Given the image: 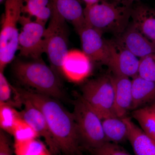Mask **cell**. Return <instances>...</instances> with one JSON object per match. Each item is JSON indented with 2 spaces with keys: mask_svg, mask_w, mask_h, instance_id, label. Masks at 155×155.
I'll list each match as a JSON object with an SVG mask.
<instances>
[{
  "mask_svg": "<svg viewBox=\"0 0 155 155\" xmlns=\"http://www.w3.org/2000/svg\"><path fill=\"white\" fill-rule=\"evenodd\" d=\"M23 100L32 103L43 114L60 153L76 155L81 140L75 118L57 99L27 88L16 87Z\"/></svg>",
  "mask_w": 155,
  "mask_h": 155,
  "instance_id": "1",
  "label": "cell"
},
{
  "mask_svg": "<svg viewBox=\"0 0 155 155\" xmlns=\"http://www.w3.org/2000/svg\"><path fill=\"white\" fill-rule=\"evenodd\" d=\"M13 72L16 79L25 88L57 100L65 97L60 76L42 59L29 61L17 60L13 64Z\"/></svg>",
  "mask_w": 155,
  "mask_h": 155,
  "instance_id": "2",
  "label": "cell"
},
{
  "mask_svg": "<svg viewBox=\"0 0 155 155\" xmlns=\"http://www.w3.org/2000/svg\"><path fill=\"white\" fill-rule=\"evenodd\" d=\"M132 6L107 0L85 6L84 15L86 25L102 34L112 33L117 37L129 25Z\"/></svg>",
  "mask_w": 155,
  "mask_h": 155,
  "instance_id": "3",
  "label": "cell"
},
{
  "mask_svg": "<svg viewBox=\"0 0 155 155\" xmlns=\"http://www.w3.org/2000/svg\"><path fill=\"white\" fill-rule=\"evenodd\" d=\"M22 0H6L0 32V72L15 58L18 50V28L22 15Z\"/></svg>",
  "mask_w": 155,
  "mask_h": 155,
  "instance_id": "4",
  "label": "cell"
},
{
  "mask_svg": "<svg viewBox=\"0 0 155 155\" xmlns=\"http://www.w3.org/2000/svg\"><path fill=\"white\" fill-rule=\"evenodd\" d=\"M45 34V53L50 67L60 77L64 75L63 67L68 50L67 21L52 7V12Z\"/></svg>",
  "mask_w": 155,
  "mask_h": 155,
  "instance_id": "5",
  "label": "cell"
},
{
  "mask_svg": "<svg viewBox=\"0 0 155 155\" xmlns=\"http://www.w3.org/2000/svg\"><path fill=\"white\" fill-rule=\"evenodd\" d=\"M72 114L81 142H83L89 150L108 142L103 130L102 119L81 97L74 103Z\"/></svg>",
  "mask_w": 155,
  "mask_h": 155,
  "instance_id": "6",
  "label": "cell"
},
{
  "mask_svg": "<svg viewBox=\"0 0 155 155\" xmlns=\"http://www.w3.org/2000/svg\"><path fill=\"white\" fill-rule=\"evenodd\" d=\"M81 91V97L102 120L117 116L111 76L104 75L89 81Z\"/></svg>",
  "mask_w": 155,
  "mask_h": 155,
  "instance_id": "7",
  "label": "cell"
},
{
  "mask_svg": "<svg viewBox=\"0 0 155 155\" xmlns=\"http://www.w3.org/2000/svg\"><path fill=\"white\" fill-rule=\"evenodd\" d=\"M19 23L21 27L19 37V56L33 60H41L42 55L45 53L46 25L23 14Z\"/></svg>",
  "mask_w": 155,
  "mask_h": 155,
  "instance_id": "8",
  "label": "cell"
},
{
  "mask_svg": "<svg viewBox=\"0 0 155 155\" xmlns=\"http://www.w3.org/2000/svg\"><path fill=\"white\" fill-rule=\"evenodd\" d=\"M109 58L107 66L113 75L133 78L138 75L140 60L116 40H107Z\"/></svg>",
  "mask_w": 155,
  "mask_h": 155,
  "instance_id": "9",
  "label": "cell"
},
{
  "mask_svg": "<svg viewBox=\"0 0 155 155\" xmlns=\"http://www.w3.org/2000/svg\"><path fill=\"white\" fill-rule=\"evenodd\" d=\"M78 33L80 36L82 51L91 61L107 66L109 48L107 40L103 38L102 34L87 25Z\"/></svg>",
  "mask_w": 155,
  "mask_h": 155,
  "instance_id": "10",
  "label": "cell"
},
{
  "mask_svg": "<svg viewBox=\"0 0 155 155\" xmlns=\"http://www.w3.org/2000/svg\"><path fill=\"white\" fill-rule=\"evenodd\" d=\"M22 101L24 107L19 112L21 118L33 128L39 136L43 137L51 153H59L60 152L43 114L30 102Z\"/></svg>",
  "mask_w": 155,
  "mask_h": 155,
  "instance_id": "11",
  "label": "cell"
},
{
  "mask_svg": "<svg viewBox=\"0 0 155 155\" xmlns=\"http://www.w3.org/2000/svg\"><path fill=\"white\" fill-rule=\"evenodd\" d=\"M116 40L139 59L155 53V45L146 38L132 23L129 24L125 31Z\"/></svg>",
  "mask_w": 155,
  "mask_h": 155,
  "instance_id": "12",
  "label": "cell"
},
{
  "mask_svg": "<svg viewBox=\"0 0 155 155\" xmlns=\"http://www.w3.org/2000/svg\"><path fill=\"white\" fill-rule=\"evenodd\" d=\"M114 87V108L116 116L124 118L132 109V82L130 78L116 76H111Z\"/></svg>",
  "mask_w": 155,
  "mask_h": 155,
  "instance_id": "13",
  "label": "cell"
},
{
  "mask_svg": "<svg viewBox=\"0 0 155 155\" xmlns=\"http://www.w3.org/2000/svg\"><path fill=\"white\" fill-rule=\"evenodd\" d=\"M130 19L139 31L155 45V9L136 3L132 6Z\"/></svg>",
  "mask_w": 155,
  "mask_h": 155,
  "instance_id": "14",
  "label": "cell"
},
{
  "mask_svg": "<svg viewBox=\"0 0 155 155\" xmlns=\"http://www.w3.org/2000/svg\"><path fill=\"white\" fill-rule=\"evenodd\" d=\"M52 7L77 31L86 26L84 8L80 0H51Z\"/></svg>",
  "mask_w": 155,
  "mask_h": 155,
  "instance_id": "15",
  "label": "cell"
},
{
  "mask_svg": "<svg viewBox=\"0 0 155 155\" xmlns=\"http://www.w3.org/2000/svg\"><path fill=\"white\" fill-rule=\"evenodd\" d=\"M91 62L90 59L82 51H69L63 67L64 76L73 81L82 79L90 70Z\"/></svg>",
  "mask_w": 155,
  "mask_h": 155,
  "instance_id": "16",
  "label": "cell"
},
{
  "mask_svg": "<svg viewBox=\"0 0 155 155\" xmlns=\"http://www.w3.org/2000/svg\"><path fill=\"white\" fill-rule=\"evenodd\" d=\"M128 129V138L136 155H155V140L135 125L129 117L124 118Z\"/></svg>",
  "mask_w": 155,
  "mask_h": 155,
  "instance_id": "17",
  "label": "cell"
},
{
  "mask_svg": "<svg viewBox=\"0 0 155 155\" xmlns=\"http://www.w3.org/2000/svg\"><path fill=\"white\" fill-rule=\"evenodd\" d=\"M132 106L136 110L155 101V81L137 75L132 78Z\"/></svg>",
  "mask_w": 155,
  "mask_h": 155,
  "instance_id": "18",
  "label": "cell"
},
{
  "mask_svg": "<svg viewBox=\"0 0 155 155\" xmlns=\"http://www.w3.org/2000/svg\"><path fill=\"white\" fill-rule=\"evenodd\" d=\"M22 14L34 17L35 20L46 25L52 12L51 0H22Z\"/></svg>",
  "mask_w": 155,
  "mask_h": 155,
  "instance_id": "19",
  "label": "cell"
},
{
  "mask_svg": "<svg viewBox=\"0 0 155 155\" xmlns=\"http://www.w3.org/2000/svg\"><path fill=\"white\" fill-rule=\"evenodd\" d=\"M104 133L108 141L119 144L128 138V129L124 118L118 116L103 119Z\"/></svg>",
  "mask_w": 155,
  "mask_h": 155,
  "instance_id": "20",
  "label": "cell"
},
{
  "mask_svg": "<svg viewBox=\"0 0 155 155\" xmlns=\"http://www.w3.org/2000/svg\"><path fill=\"white\" fill-rule=\"evenodd\" d=\"M132 116L143 132L155 140V101L134 110Z\"/></svg>",
  "mask_w": 155,
  "mask_h": 155,
  "instance_id": "21",
  "label": "cell"
},
{
  "mask_svg": "<svg viewBox=\"0 0 155 155\" xmlns=\"http://www.w3.org/2000/svg\"><path fill=\"white\" fill-rule=\"evenodd\" d=\"M0 104L15 108H20L23 105L16 87L9 83L3 72H0Z\"/></svg>",
  "mask_w": 155,
  "mask_h": 155,
  "instance_id": "22",
  "label": "cell"
},
{
  "mask_svg": "<svg viewBox=\"0 0 155 155\" xmlns=\"http://www.w3.org/2000/svg\"><path fill=\"white\" fill-rule=\"evenodd\" d=\"M20 118L19 112L15 108L0 104V125L2 130L13 135L15 127Z\"/></svg>",
  "mask_w": 155,
  "mask_h": 155,
  "instance_id": "23",
  "label": "cell"
},
{
  "mask_svg": "<svg viewBox=\"0 0 155 155\" xmlns=\"http://www.w3.org/2000/svg\"><path fill=\"white\" fill-rule=\"evenodd\" d=\"M17 155H50L43 145L36 138L22 141H15Z\"/></svg>",
  "mask_w": 155,
  "mask_h": 155,
  "instance_id": "24",
  "label": "cell"
},
{
  "mask_svg": "<svg viewBox=\"0 0 155 155\" xmlns=\"http://www.w3.org/2000/svg\"><path fill=\"white\" fill-rule=\"evenodd\" d=\"M138 75L147 80L155 81V53L140 59Z\"/></svg>",
  "mask_w": 155,
  "mask_h": 155,
  "instance_id": "25",
  "label": "cell"
},
{
  "mask_svg": "<svg viewBox=\"0 0 155 155\" xmlns=\"http://www.w3.org/2000/svg\"><path fill=\"white\" fill-rule=\"evenodd\" d=\"M13 136L15 141H24L39 137L33 128L21 118L16 125Z\"/></svg>",
  "mask_w": 155,
  "mask_h": 155,
  "instance_id": "26",
  "label": "cell"
},
{
  "mask_svg": "<svg viewBox=\"0 0 155 155\" xmlns=\"http://www.w3.org/2000/svg\"><path fill=\"white\" fill-rule=\"evenodd\" d=\"M93 155H131L118 143L107 142L101 146L90 150Z\"/></svg>",
  "mask_w": 155,
  "mask_h": 155,
  "instance_id": "27",
  "label": "cell"
},
{
  "mask_svg": "<svg viewBox=\"0 0 155 155\" xmlns=\"http://www.w3.org/2000/svg\"><path fill=\"white\" fill-rule=\"evenodd\" d=\"M0 155H13L8 136L2 129L0 131Z\"/></svg>",
  "mask_w": 155,
  "mask_h": 155,
  "instance_id": "28",
  "label": "cell"
},
{
  "mask_svg": "<svg viewBox=\"0 0 155 155\" xmlns=\"http://www.w3.org/2000/svg\"><path fill=\"white\" fill-rule=\"evenodd\" d=\"M113 1L126 5L132 6L136 3L139 2L141 0H107Z\"/></svg>",
  "mask_w": 155,
  "mask_h": 155,
  "instance_id": "29",
  "label": "cell"
},
{
  "mask_svg": "<svg viewBox=\"0 0 155 155\" xmlns=\"http://www.w3.org/2000/svg\"><path fill=\"white\" fill-rule=\"evenodd\" d=\"M85 3L86 6L91 5L100 2L102 0H82Z\"/></svg>",
  "mask_w": 155,
  "mask_h": 155,
  "instance_id": "30",
  "label": "cell"
},
{
  "mask_svg": "<svg viewBox=\"0 0 155 155\" xmlns=\"http://www.w3.org/2000/svg\"><path fill=\"white\" fill-rule=\"evenodd\" d=\"M76 155H83L82 154H81V153H79L77 154H76Z\"/></svg>",
  "mask_w": 155,
  "mask_h": 155,
  "instance_id": "31",
  "label": "cell"
},
{
  "mask_svg": "<svg viewBox=\"0 0 155 155\" xmlns=\"http://www.w3.org/2000/svg\"><path fill=\"white\" fill-rule=\"evenodd\" d=\"M4 1V0H0V2H1V3H2Z\"/></svg>",
  "mask_w": 155,
  "mask_h": 155,
  "instance_id": "32",
  "label": "cell"
}]
</instances>
